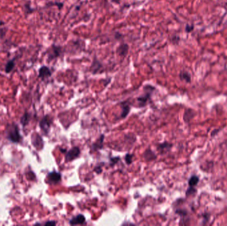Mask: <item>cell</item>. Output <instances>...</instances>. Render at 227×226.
<instances>
[{
  "label": "cell",
  "instance_id": "cell-1",
  "mask_svg": "<svg viewBox=\"0 0 227 226\" xmlns=\"http://www.w3.org/2000/svg\"><path fill=\"white\" fill-rule=\"evenodd\" d=\"M6 133L7 139L12 143H19L22 140L19 127L15 123H11L7 126Z\"/></svg>",
  "mask_w": 227,
  "mask_h": 226
},
{
  "label": "cell",
  "instance_id": "cell-2",
  "mask_svg": "<svg viewBox=\"0 0 227 226\" xmlns=\"http://www.w3.org/2000/svg\"><path fill=\"white\" fill-rule=\"evenodd\" d=\"M144 90L146 91V92L144 93L143 95L137 98V102L138 103L139 107H143L146 106L147 102H149L150 98H151L152 92L155 90V88L152 87V86L147 85L146 86H145Z\"/></svg>",
  "mask_w": 227,
  "mask_h": 226
},
{
  "label": "cell",
  "instance_id": "cell-3",
  "mask_svg": "<svg viewBox=\"0 0 227 226\" xmlns=\"http://www.w3.org/2000/svg\"><path fill=\"white\" fill-rule=\"evenodd\" d=\"M52 123V120L49 115H45V116H44L40 120V122H39V127L41 128L42 131H43L45 135H47V134L49 133L50 128L51 127Z\"/></svg>",
  "mask_w": 227,
  "mask_h": 226
},
{
  "label": "cell",
  "instance_id": "cell-4",
  "mask_svg": "<svg viewBox=\"0 0 227 226\" xmlns=\"http://www.w3.org/2000/svg\"><path fill=\"white\" fill-rule=\"evenodd\" d=\"M80 154V150L78 147H74L67 152L65 154V162H68L77 159Z\"/></svg>",
  "mask_w": 227,
  "mask_h": 226
},
{
  "label": "cell",
  "instance_id": "cell-5",
  "mask_svg": "<svg viewBox=\"0 0 227 226\" xmlns=\"http://www.w3.org/2000/svg\"><path fill=\"white\" fill-rule=\"evenodd\" d=\"M62 176L60 172L53 171L49 172L47 176V182L49 185H56L61 181Z\"/></svg>",
  "mask_w": 227,
  "mask_h": 226
},
{
  "label": "cell",
  "instance_id": "cell-6",
  "mask_svg": "<svg viewBox=\"0 0 227 226\" xmlns=\"http://www.w3.org/2000/svg\"><path fill=\"white\" fill-rule=\"evenodd\" d=\"M31 143L37 149L41 150L43 148L44 143L41 137L38 133L33 134L31 137Z\"/></svg>",
  "mask_w": 227,
  "mask_h": 226
},
{
  "label": "cell",
  "instance_id": "cell-7",
  "mask_svg": "<svg viewBox=\"0 0 227 226\" xmlns=\"http://www.w3.org/2000/svg\"><path fill=\"white\" fill-rule=\"evenodd\" d=\"M52 72L50 68L47 66H42L39 69V77L42 80H45L51 77Z\"/></svg>",
  "mask_w": 227,
  "mask_h": 226
},
{
  "label": "cell",
  "instance_id": "cell-8",
  "mask_svg": "<svg viewBox=\"0 0 227 226\" xmlns=\"http://www.w3.org/2000/svg\"><path fill=\"white\" fill-rule=\"evenodd\" d=\"M172 147L173 144L168 143L167 141H165L162 143L158 144L157 145V149L161 153H165L166 152L170 151V149L172 148Z\"/></svg>",
  "mask_w": 227,
  "mask_h": 226
},
{
  "label": "cell",
  "instance_id": "cell-9",
  "mask_svg": "<svg viewBox=\"0 0 227 226\" xmlns=\"http://www.w3.org/2000/svg\"><path fill=\"white\" fill-rule=\"evenodd\" d=\"M86 221V218L83 214H78L75 217H73L69 221V223L72 225H82Z\"/></svg>",
  "mask_w": 227,
  "mask_h": 226
},
{
  "label": "cell",
  "instance_id": "cell-10",
  "mask_svg": "<svg viewBox=\"0 0 227 226\" xmlns=\"http://www.w3.org/2000/svg\"><path fill=\"white\" fill-rule=\"evenodd\" d=\"M104 135H101L100 137L97 139L96 141L92 144V149L93 151H98L102 149L103 147V143H104Z\"/></svg>",
  "mask_w": 227,
  "mask_h": 226
},
{
  "label": "cell",
  "instance_id": "cell-11",
  "mask_svg": "<svg viewBox=\"0 0 227 226\" xmlns=\"http://www.w3.org/2000/svg\"><path fill=\"white\" fill-rule=\"evenodd\" d=\"M121 108H122V112L120 114V119H124L128 115L129 112H130V104H127V102H124L120 104Z\"/></svg>",
  "mask_w": 227,
  "mask_h": 226
},
{
  "label": "cell",
  "instance_id": "cell-12",
  "mask_svg": "<svg viewBox=\"0 0 227 226\" xmlns=\"http://www.w3.org/2000/svg\"><path fill=\"white\" fill-rule=\"evenodd\" d=\"M144 158L147 162L152 161L157 158L156 154L151 149H147L144 153Z\"/></svg>",
  "mask_w": 227,
  "mask_h": 226
},
{
  "label": "cell",
  "instance_id": "cell-13",
  "mask_svg": "<svg viewBox=\"0 0 227 226\" xmlns=\"http://www.w3.org/2000/svg\"><path fill=\"white\" fill-rule=\"evenodd\" d=\"M195 113L193 110L191 109H187L185 110V114H184V116H183L184 121L186 123H188L191 121V119H192L193 118L195 117Z\"/></svg>",
  "mask_w": 227,
  "mask_h": 226
},
{
  "label": "cell",
  "instance_id": "cell-14",
  "mask_svg": "<svg viewBox=\"0 0 227 226\" xmlns=\"http://www.w3.org/2000/svg\"><path fill=\"white\" fill-rule=\"evenodd\" d=\"M15 58L9 60L7 62L6 64V66H5V72L7 74H9L11 72V71L14 70V68H15Z\"/></svg>",
  "mask_w": 227,
  "mask_h": 226
},
{
  "label": "cell",
  "instance_id": "cell-15",
  "mask_svg": "<svg viewBox=\"0 0 227 226\" xmlns=\"http://www.w3.org/2000/svg\"><path fill=\"white\" fill-rule=\"evenodd\" d=\"M128 52V45L126 44H121L117 49L118 54L121 56H124L127 54Z\"/></svg>",
  "mask_w": 227,
  "mask_h": 226
},
{
  "label": "cell",
  "instance_id": "cell-16",
  "mask_svg": "<svg viewBox=\"0 0 227 226\" xmlns=\"http://www.w3.org/2000/svg\"><path fill=\"white\" fill-rule=\"evenodd\" d=\"M179 78H180L181 80L185 81V82L187 83L191 82V74L188 72H187V71H181L180 74H179Z\"/></svg>",
  "mask_w": 227,
  "mask_h": 226
},
{
  "label": "cell",
  "instance_id": "cell-17",
  "mask_svg": "<svg viewBox=\"0 0 227 226\" xmlns=\"http://www.w3.org/2000/svg\"><path fill=\"white\" fill-rule=\"evenodd\" d=\"M30 119H31L30 114L27 112H25L24 115H23L22 117V118H21V120H20L21 123H22L23 127H25V125H27L28 124L30 121Z\"/></svg>",
  "mask_w": 227,
  "mask_h": 226
},
{
  "label": "cell",
  "instance_id": "cell-18",
  "mask_svg": "<svg viewBox=\"0 0 227 226\" xmlns=\"http://www.w3.org/2000/svg\"><path fill=\"white\" fill-rule=\"evenodd\" d=\"M199 182V178L196 175H193L191 176L188 181V184L189 186H192V187H195V186L197 185V184Z\"/></svg>",
  "mask_w": 227,
  "mask_h": 226
},
{
  "label": "cell",
  "instance_id": "cell-19",
  "mask_svg": "<svg viewBox=\"0 0 227 226\" xmlns=\"http://www.w3.org/2000/svg\"><path fill=\"white\" fill-rule=\"evenodd\" d=\"M52 52L53 55H52L51 59H54L59 56L60 52V48L59 46H57L55 45L52 46Z\"/></svg>",
  "mask_w": 227,
  "mask_h": 226
},
{
  "label": "cell",
  "instance_id": "cell-20",
  "mask_svg": "<svg viewBox=\"0 0 227 226\" xmlns=\"http://www.w3.org/2000/svg\"><path fill=\"white\" fill-rule=\"evenodd\" d=\"M133 157H134L133 154L128 153V154H126L124 159H125V161L126 162V164L129 165V164H131V163H132Z\"/></svg>",
  "mask_w": 227,
  "mask_h": 226
},
{
  "label": "cell",
  "instance_id": "cell-21",
  "mask_svg": "<svg viewBox=\"0 0 227 226\" xmlns=\"http://www.w3.org/2000/svg\"><path fill=\"white\" fill-rule=\"evenodd\" d=\"M196 193H197L196 189H195L194 187H192V186H189V188L187 189L186 191V196H189L191 195H195Z\"/></svg>",
  "mask_w": 227,
  "mask_h": 226
},
{
  "label": "cell",
  "instance_id": "cell-22",
  "mask_svg": "<svg viewBox=\"0 0 227 226\" xmlns=\"http://www.w3.org/2000/svg\"><path fill=\"white\" fill-rule=\"evenodd\" d=\"M120 160V158L119 157H113V158H111L110 159V166L111 167H114V165H116L117 164V162L119 161Z\"/></svg>",
  "mask_w": 227,
  "mask_h": 226
},
{
  "label": "cell",
  "instance_id": "cell-23",
  "mask_svg": "<svg viewBox=\"0 0 227 226\" xmlns=\"http://www.w3.org/2000/svg\"><path fill=\"white\" fill-rule=\"evenodd\" d=\"M175 213L179 215H183V216H185V215H187V210H184V209L177 210L175 211Z\"/></svg>",
  "mask_w": 227,
  "mask_h": 226
},
{
  "label": "cell",
  "instance_id": "cell-24",
  "mask_svg": "<svg viewBox=\"0 0 227 226\" xmlns=\"http://www.w3.org/2000/svg\"><path fill=\"white\" fill-rule=\"evenodd\" d=\"M194 29V26L193 25H187L185 27V31L187 33H190Z\"/></svg>",
  "mask_w": 227,
  "mask_h": 226
},
{
  "label": "cell",
  "instance_id": "cell-25",
  "mask_svg": "<svg viewBox=\"0 0 227 226\" xmlns=\"http://www.w3.org/2000/svg\"><path fill=\"white\" fill-rule=\"evenodd\" d=\"M94 170L97 173V174H100V173L101 172L102 170V166H100V165H99V164L96 165V166L94 167Z\"/></svg>",
  "mask_w": 227,
  "mask_h": 226
},
{
  "label": "cell",
  "instance_id": "cell-26",
  "mask_svg": "<svg viewBox=\"0 0 227 226\" xmlns=\"http://www.w3.org/2000/svg\"><path fill=\"white\" fill-rule=\"evenodd\" d=\"M57 224V222L55 221H48L45 223V225H55Z\"/></svg>",
  "mask_w": 227,
  "mask_h": 226
}]
</instances>
